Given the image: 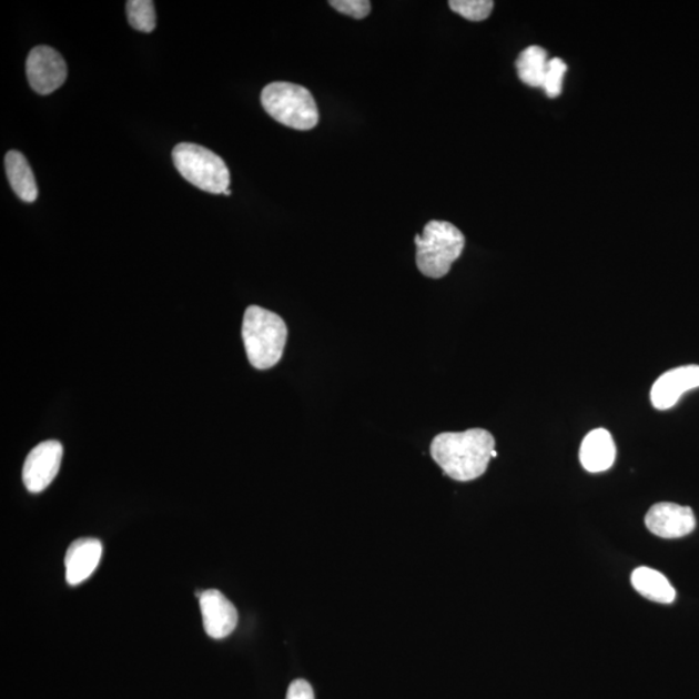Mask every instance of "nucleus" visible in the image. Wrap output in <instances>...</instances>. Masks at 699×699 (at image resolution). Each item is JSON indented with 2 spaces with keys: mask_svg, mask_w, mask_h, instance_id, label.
<instances>
[{
  "mask_svg": "<svg viewBox=\"0 0 699 699\" xmlns=\"http://www.w3.org/2000/svg\"><path fill=\"white\" fill-rule=\"evenodd\" d=\"M495 450V438L485 429L442 433L432 442L434 462L449 478L468 482L484 476Z\"/></svg>",
  "mask_w": 699,
  "mask_h": 699,
  "instance_id": "f257e3e1",
  "label": "nucleus"
},
{
  "mask_svg": "<svg viewBox=\"0 0 699 699\" xmlns=\"http://www.w3.org/2000/svg\"><path fill=\"white\" fill-rule=\"evenodd\" d=\"M449 8L469 21H484L494 10L492 0H453Z\"/></svg>",
  "mask_w": 699,
  "mask_h": 699,
  "instance_id": "f3484780",
  "label": "nucleus"
},
{
  "mask_svg": "<svg viewBox=\"0 0 699 699\" xmlns=\"http://www.w3.org/2000/svg\"><path fill=\"white\" fill-rule=\"evenodd\" d=\"M567 72L565 61L559 58L550 59L546 78H544L543 89L547 97L556 99L561 95L564 77Z\"/></svg>",
  "mask_w": 699,
  "mask_h": 699,
  "instance_id": "a211bd4d",
  "label": "nucleus"
},
{
  "mask_svg": "<svg viewBox=\"0 0 699 699\" xmlns=\"http://www.w3.org/2000/svg\"><path fill=\"white\" fill-rule=\"evenodd\" d=\"M417 269L426 277L446 276L465 247L463 232L453 223L430 221L423 235L415 236Z\"/></svg>",
  "mask_w": 699,
  "mask_h": 699,
  "instance_id": "7ed1b4c3",
  "label": "nucleus"
},
{
  "mask_svg": "<svg viewBox=\"0 0 699 699\" xmlns=\"http://www.w3.org/2000/svg\"><path fill=\"white\" fill-rule=\"evenodd\" d=\"M632 586L645 598L659 604H671L675 601L676 592L671 582L663 574L650 567H639L632 573Z\"/></svg>",
  "mask_w": 699,
  "mask_h": 699,
  "instance_id": "4468645a",
  "label": "nucleus"
},
{
  "mask_svg": "<svg viewBox=\"0 0 699 699\" xmlns=\"http://www.w3.org/2000/svg\"><path fill=\"white\" fill-rule=\"evenodd\" d=\"M223 194H224V196H231V191H230V189H229L227 191H224V193H223Z\"/></svg>",
  "mask_w": 699,
  "mask_h": 699,
  "instance_id": "412c9836",
  "label": "nucleus"
},
{
  "mask_svg": "<svg viewBox=\"0 0 699 699\" xmlns=\"http://www.w3.org/2000/svg\"><path fill=\"white\" fill-rule=\"evenodd\" d=\"M550 59L546 50L539 45L527 47L516 61L519 80L530 88H543Z\"/></svg>",
  "mask_w": 699,
  "mask_h": 699,
  "instance_id": "2eb2a0df",
  "label": "nucleus"
},
{
  "mask_svg": "<svg viewBox=\"0 0 699 699\" xmlns=\"http://www.w3.org/2000/svg\"><path fill=\"white\" fill-rule=\"evenodd\" d=\"M61 458L62 446L58 440H45L31 449L22 468V480L28 492H44L57 478Z\"/></svg>",
  "mask_w": 699,
  "mask_h": 699,
  "instance_id": "0eeeda50",
  "label": "nucleus"
},
{
  "mask_svg": "<svg viewBox=\"0 0 699 699\" xmlns=\"http://www.w3.org/2000/svg\"><path fill=\"white\" fill-rule=\"evenodd\" d=\"M330 4L341 13L352 16L356 20L367 18L371 12L368 0H331Z\"/></svg>",
  "mask_w": 699,
  "mask_h": 699,
  "instance_id": "6ab92c4d",
  "label": "nucleus"
},
{
  "mask_svg": "<svg viewBox=\"0 0 699 699\" xmlns=\"http://www.w3.org/2000/svg\"><path fill=\"white\" fill-rule=\"evenodd\" d=\"M287 328L282 317L260 306H249L243 322V341L249 362L255 369L275 367L282 359Z\"/></svg>",
  "mask_w": 699,
  "mask_h": 699,
  "instance_id": "f03ea898",
  "label": "nucleus"
},
{
  "mask_svg": "<svg viewBox=\"0 0 699 699\" xmlns=\"http://www.w3.org/2000/svg\"><path fill=\"white\" fill-rule=\"evenodd\" d=\"M130 26L143 33H151L155 28V10L152 0H131L126 4Z\"/></svg>",
  "mask_w": 699,
  "mask_h": 699,
  "instance_id": "dca6fc26",
  "label": "nucleus"
},
{
  "mask_svg": "<svg viewBox=\"0 0 699 699\" xmlns=\"http://www.w3.org/2000/svg\"><path fill=\"white\" fill-rule=\"evenodd\" d=\"M697 387H699V365H682V367L668 371L651 387L652 406L659 411L672 408L682 394Z\"/></svg>",
  "mask_w": 699,
  "mask_h": 699,
  "instance_id": "9d476101",
  "label": "nucleus"
},
{
  "mask_svg": "<svg viewBox=\"0 0 699 699\" xmlns=\"http://www.w3.org/2000/svg\"><path fill=\"white\" fill-rule=\"evenodd\" d=\"M103 544L95 538H81L70 544L65 555V578L70 586L89 579L101 559Z\"/></svg>",
  "mask_w": 699,
  "mask_h": 699,
  "instance_id": "9b49d317",
  "label": "nucleus"
},
{
  "mask_svg": "<svg viewBox=\"0 0 699 699\" xmlns=\"http://www.w3.org/2000/svg\"><path fill=\"white\" fill-rule=\"evenodd\" d=\"M617 448L611 434L605 429H595L587 434L580 446V463L590 473H601L611 468L616 462Z\"/></svg>",
  "mask_w": 699,
  "mask_h": 699,
  "instance_id": "f8f14e48",
  "label": "nucleus"
},
{
  "mask_svg": "<svg viewBox=\"0 0 699 699\" xmlns=\"http://www.w3.org/2000/svg\"><path fill=\"white\" fill-rule=\"evenodd\" d=\"M261 101L264 111L284 126L307 131L318 123V111L313 93L300 84L270 83L263 89Z\"/></svg>",
  "mask_w": 699,
  "mask_h": 699,
  "instance_id": "20e7f679",
  "label": "nucleus"
},
{
  "mask_svg": "<svg viewBox=\"0 0 699 699\" xmlns=\"http://www.w3.org/2000/svg\"><path fill=\"white\" fill-rule=\"evenodd\" d=\"M4 163L13 192L22 201L34 202L38 199V186L26 155L19 151H10L6 154Z\"/></svg>",
  "mask_w": 699,
  "mask_h": 699,
  "instance_id": "ddd939ff",
  "label": "nucleus"
},
{
  "mask_svg": "<svg viewBox=\"0 0 699 699\" xmlns=\"http://www.w3.org/2000/svg\"><path fill=\"white\" fill-rule=\"evenodd\" d=\"M645 525L659 538L676 539L695 531L696 517L689 507L673 503H658L649 509L645 517Z\"/></svg>",
  "mask_w": 699,
  "mask_h": 699,
  "instance_id": "6e6552de",
  "label": "nucleus"
},
{
  "mask_svg": "<svg viewBox=\"0 0 699 699\" xmlns=\"http://www.w3.org/2000/svg\"><path fill=\"white\" fill-rule=\"evenodd\" d=\"M173 160L179 174L197 189L214 194L229 190L230 170L220 155L207 148L192 143L178 144Z\"/></svg>",
  "mask_w": 699,
  "mask_h": 699,
  "instance_id": "39448f33",
  "label": "nucleus"
},
{
  "mask_svg": "<svg viewBox=\"0 0 699 699\" xmlns=\"http://www.w3.org/2000/svg\"><path fill=\"white\" fill-rule=\"evenodd\" d=\"M27 75L31 89L39 95H49L67 81L68 67L61 54L49 45H38L27 60Z\"/></svg>",
  "mask_w": 699,
  "mask_h": 699,
  "instance_id": "423d86ee",
  "label": "nucleus"
},
{
  "mask_svg": "<svg viewBox=\"0 0 699 699\" xmlns=\"http://www.w3.org/2000/svg\"><path fill=\"white\" fill-rule=\"evenodd\" d=\"M200 608L205 632L212 639L222 640L235 631L237 610L220 590H204L200 597Z\"/></svg>",
  "mask_w": 699,
  "mask_h": 699,
  "instance_id": "1a4fd4ad",
  "label": "nucleus"
},
{
  "mask_svg": "<svg viewBox=\"0 0 699 699\" xmlns=\"http://www.w3.org/2000/svg\"><path fill=\"white\" fill-rule=\"evenodd\" d=\"M286 699H315L314 689L306 680H294L287 689Z\"/></svg>",
  "mask_w": 699,
  "mask_h": 699,
  "instance_id": "aec40b11",
  "label": "nucleus"
}]
</instances>
